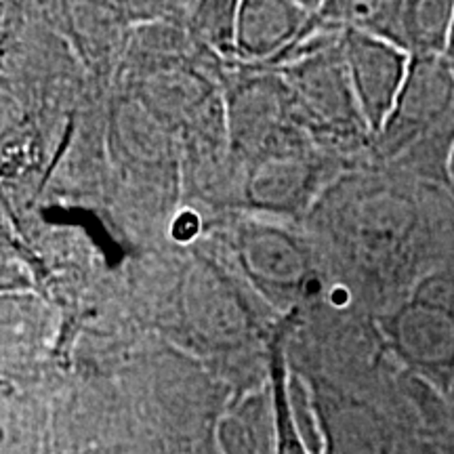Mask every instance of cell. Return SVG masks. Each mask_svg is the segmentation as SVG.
<instances>
[{"instance_id": "7a4b0ae2", "label": "cell", "mask_w": 454, "mask_h": 454, "mask_svg": "<svg viewBox=\"0 0 454 454\" xmlns=\"http://www.w3.org/2000/svg\"><path fill=\"white\" fill-rule=\"evenodd\" d=\"M397 328L406 349L434 360L454 357V317L444 309L412 308L402 316Z\"/></svg>"}, {"instance_id": "277c9868", "label": "cell", "mask_w": 454, "mask_h": 454, "mask_svg": "<svg viewBox=\"0 0 454 454\" xmlns=\"http://www.w3.org/2000/svg\"><path fill=\"white\" fill-rule=\"evenodd\" d=\"M444 59L450 64V67L454 70V17H452V26H450V36H448V44H446V53Z\"/></svg>"}, {"instance_id": "6da1fadb", "label": "cell", "mask_w": 454, "mask_h": 454, "mask_svg": "<svg viewBox=\"0 0 454 454\" xmlns=\"http://www.w3.org/2000/svg\"><path fill=\"white\" fill-rule=\"evenodd\" d=\"M356 72L368 121L379 129L389 121L404 89L411 72L406 55L387 41L360 38L356 47Z\"/></svg>"}, {"instance_id": "3957f363", "label": "cell", "mask_w": 454, "mask_h": 454, "mask_svg": "<svg viewBox=\"0 0 454 454\" xmlns=\"http://www.w3.org/2000/svg\"><path fill=\"white\" fill-rule=\"evenodd\" d=\"M274 377H276V372H274ZM282 395H284L282 385L278 383V377H276V408H278V412H280V448H278V452L280 454H305L303 446H301L297 434L293 431V425L286 417V406H284Z\"/></svg>"}, {"instance_id": "5b68a950", "label": "cell", "mask_w": 454, "mask_h": 454, "mask_svg": "<svg viewBox=\"0 0 454 454\" xmlns=\"http://www.w3.org/2000/svg\"><path fill=\"white\" fill-rule=\"evenodd\" d=\"M450 175H452V181H454V150H452V156H450Z\"/></svg>"}]
</instances>
